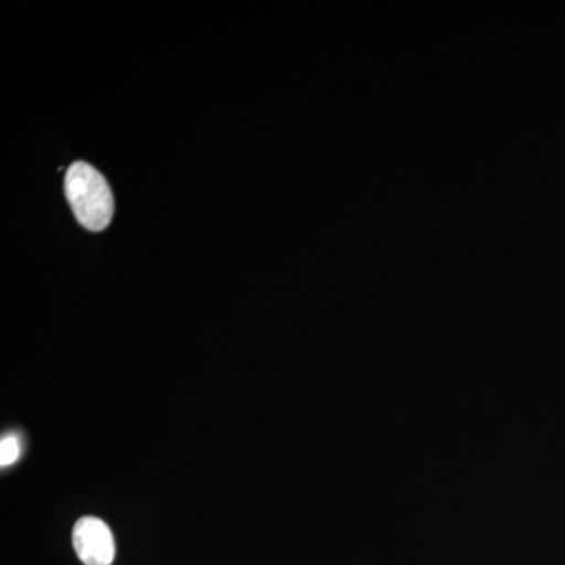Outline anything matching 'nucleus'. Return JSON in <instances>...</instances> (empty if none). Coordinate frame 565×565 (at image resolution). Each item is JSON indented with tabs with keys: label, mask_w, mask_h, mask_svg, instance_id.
I'll return each instance as SVG.
<instances>
[{
	"label": "nucleus",
	"mask_w": 565,
	"mask_h": 565,
	"mask_svg": "<svg viewBox=\"0 0 565 565\" xmlns=\"http://www.w3.org/2000/svg\"><path fill=\"white\" fill-rule=\"evenodd\" d=\"M66 199L77 222L90 232H103L114 215V196L106 178L85 162H74L66 172Z\"/></svg>",
	"instance_id": "nucleus-1"
},
{
	"label": "nucleus",
	"mask_w": 565,
	"mask_h": 565,
	"mask_svg": "<svg viewBox=\"0 0 565 565\" xmlns=\"http://www.w3.org/2000/svg\"><path fill=\"white\" fill-rule=\"evenodd\" d=\"M76 555L85 565H110L115 559V541L110 527L96 519L84 516L73 531Z\"/></svg>",
	"instance_id": "nucleus-2"
},
{
	"label": "nucleus",
	"mask_w": 565,
	"mask_h": 565,
	"mask_svg": "<svg viewBox=\"0 0 565 565\" xmlns=\"http://www.w3.org/2000/svg\"><path fill=\"white\" fill-rule=\"evenodd\" d=\"M20 451V441L17 438L3 437L0 441V465L9 467V465L17 462Z\"/></svg>",
	"instance_id": "nucleus-3"
}]
</instances>
